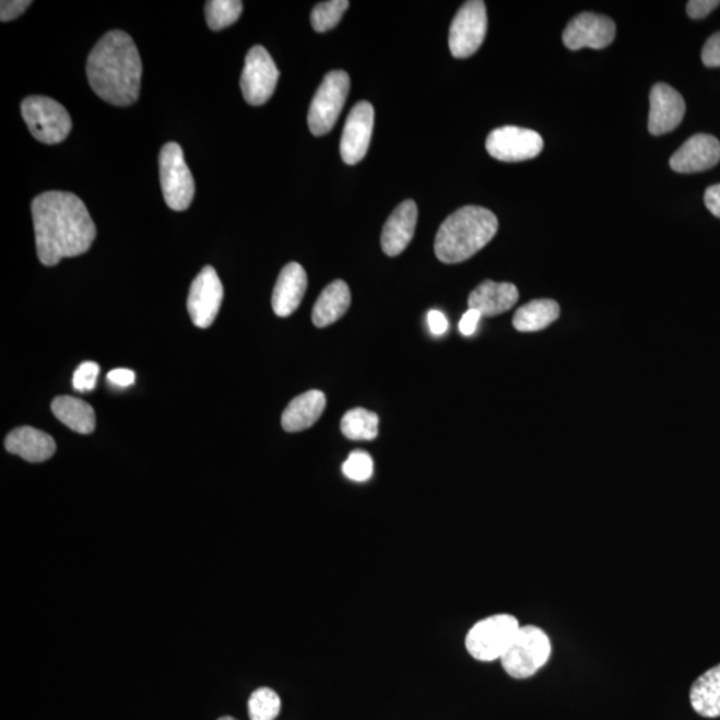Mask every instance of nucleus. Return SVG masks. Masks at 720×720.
<instances>
[{
    "instance_id": "a878e982",
    "label": "nucleus",
    "mask_w": 720,
    "mask_h": 720,
    "mask_svg": "<svg viewBox=\"0 0 720 720\" xmlns=\"http://www.w3.org/2000/svg\"><path fill=\"white\" fill-rule=\"evenodd\" d=\"M379 417L373 411L354 409L342 417L341 429L351 440H373L378 437Z\"/></svg>"
},
{
    "instance_id": "a211bd4d",
    "label": "nucleus",
    "mask_w": 720,
    "mask_h": 720,
    "mask_svg": "<svg viewBox=\"0 0 720 720\" xmlns=\"http://www.w3.org/2000/svg\"><path fill=\"white\" fill-rule=\"evenodd\" d=\"M417 222V208L414 201L399 204L383 227L382 244L386 256L398 257L413 240Z\"/></svg>"
},
{
    "instance_id": "9b49d317",
    "label": "nucleus",
    "mask_w": 720,
    "mask_h": 720,
    "mask_svg": "<svg viewBox=\"0 0 720 720\" xmlns=\"http://www.w3.org/2000/svg\"><path fill=\"white\" fill-rule=\"evenodd\" d=\"M543 147V138L536 131L517 126L500 127L489 132L486 141L487 153L501 162L536 158Z\"/></svg>"
},
{
    "instance_id": "aec40b11",
    "label": "nucleus",
    "mask_w": 720,
    "mask_h": 720,
    "mask_svg": "<svg viewBox=\"0 0 720 720\" xmlns=\"http://www.w3.org/2000/svg\"><path fill=\"white\" fill-rule=\"evenodd\" d=\"M518 299L519 292L512 283L484 281L470 294L469 307L482 317H496L511 310Z\"/></svg>"
},
{
    "instance_id": "4c0bfd02",
    "label": "nucleus",
    "mask_w": 720,
    "mask_h": 720,
    "mask_svg": "<svg viewBox=\"0 0 720 720\" xmlns=\"http://www.w3.org/2000/svg\"><path fill=\"white\" fill-rule=\"evenodd\" d=\"M705 203L712 215L720 217V184L711 186L706 190Z\"/></svg>"
},
{
    "instance_id": "2f4dec72",
    "label": "nucleus",
    "mask_w": 720,
    "mask_h": 720,
    "mask_svg": "<svg viewBox=\"0 0 720 720\" xmlns=\"http://www.w3.org/2000/svg\"><path fill=\"white\" fill-rule=\"evenodd\" d=\"M701 62L706 68H720V32L707 39L704 50H701Z\"/></svg>"
},
{
    "instance_id": "f3484780",
    "label": "nucleus",
    "mask_w": 720,
    "mask_h": 720,
    "mask_svg": "<svg viewBox=\"0 0 720 720\" xmlns=\"http://www.w3.org/2000/svg\"><path fill=\"white\" fill-rule=\"evenodd\" d=\"M307 290V274L299 263H288L278 278L272 293V310L278 317L292 316L304 300Z\"/></svg>"
},
{
    "instance_id": "dca6fc26",
    "label": "nucleus",
    "mask_w": 720,
    "mask_h": 720,
    "mask_svg": "<svg viewBox=\"0 0 720 720\" xmlns=\"http://www.w3.org/2000/svg\"><path fill=\"white\" fill-rule=\"evenodd\" d=\"M720 162L719 139L709 134H697L682 144L671 156L670 166L676 173L692 174L706 172Z\"/></svg>"
},
{
    "instance_id": "c756f323",
    "label": "nucleus",
    "mask_w": 720,
    "mask_h": 720,
    "mask_svg": "<svg viewBox=\"0 0 720 720\" xmlns=\"http://www.w3.org/2000/svg\"><path fill=\"white\" fill-rule=\"evenodd\" d=\"M342 470L349 480L366 482L373 476L374 462L367 452L354 451L350 453L347 461L343 463Z\"/></svg>"
},
{
    "instance_id": "473e14b6",
    "label": "nucleus",
    "mask_w": 720,
    "mask_h": 720,
    "mask_svg": "<svg viewBox=\"0 0 720 720\" xmlns=\"http://www.w3.org/2000/svg\"><path fill=\"white\" fill-rule=\"evenodd\" d=\"M32 4L33 2H26V0H3L0 3V21L10 22L16 20Z\"/></svg>"
},
{
    "instance_id": "1a4fd4ad",
    "label": "nucleus",
    "mask_w": 720,
    "mask_h": 720,
    "mask_svg": "<svg viewBox=\"0 0 720 720\" xmlns=\"http://www.w3.org/2000/svg\"><path fill=\"white\" fill-rule=\"evenodd\" d=\"M487 10L482 0L465 2L451 23L449 45L452 57L469 58L480 50L487 34Z\"/></svg>"
},
{
    "instance_id": "7ed1b4c3",
    "label": "nucleus",
    "mask_w": 720,
    "mask_h": 720,
    "mask_svg": "<svg viewBox=\"0 0 720 720\" xmlns=\"http://www.w3.org/2000/svg\"><path fill=\"white\" fill-rule=\"evenodd\" d=\"M498 227V220L492 211L480 205H465L441 223L435 238V253L446 264L462 263L487 246Z\"/></svg>"
},
{
    "instance_id": "412c9836",
    "label": "nucleus",
    "mask_w": 720,
    "mask_h": 720,
    "mask_svg": "<svg viewBox=\"0 0 720 720\" xmlns=\"http://www.w3.org/2000/svg\"><path fill=\"white\" fill-rule=\"evenodd\" d=\"M322 391L311 390L293 399L283 411L282 427L287 433H299L310 428L322 416L326 409Z\"/></svg>"
},
{
    "instance_id": "2eb2a0df",
    "label": "nucleus",
    "mask_w": 720,
    "mask_h": 720,
    "mask_svg": "<svg viewBox=\"0 0 720 720\" xmlns=\"http://www.w3.org/2000/svg\"><path fill=\"white\" fill-rule=\"evenodd\" d=\"M686 103L669 84H653L650 93L649 131L659 137L674 131L685 118Z\"/></svg>"
},
{
    "instance_id": "9d476101",
    "label": "nucleus",
    "mask_w": 720,
    "mask_h": 720,
    "mask_svg": "<svg viewBox=\"0 0 720 720\" xmlns=\"http://www.w3.org/2000/svg\"><path fill=\"white\" fill-rule=\"evenodd\" d=\"M280 80L274 59L263 46H253L248 51L244 72L240 76V88L246 102L251 106H262L268 103Z\"/></svg>"
},
{
    "instance_id": "72a5a7b5",
    "label": "nucleus",
    "mask_w": 720,
    "mask_h": 720,
    "mask_svg": "<svg viewBox=\"0 0 720 720\" xmlns=\"http://www.w3.org/2000/svg\"><path fill=\"white\" fill-rule=\"evenodd\" d=\"M719 5L720 0H689L687 3V14L692 20H705Z\"/></svg>"
},
{
    "instance_id": "f257e3e1",
    "label": "nucleus",
    "mask_w": 720,
    "mask_h": 720,
    "mask_svg": "<svg viewBox=\"0 0 720 720\" xmlns=\"http://www.w3.org/2000/svg\"><path fill=\"white\" fill-rule=\"evenodd\" d=\"M36 253L51 268L63 258L87 252L96 238V227L81 198L64 191H47L32 203Z\"/></svg>"
},
{
    "instance_id": "bb28decb",
    "label": "nucleus",
    "mask_w": 720,
    "mask_h": 720,
    "mask_svg": "<svg viewBox=\"0 0 720 720\" xmlns=\"http://www.w3.org/2000/svg\"><path fill=\"white\" fill-rule=\"evenodd\" d=\"M244 3L239 0H210L205 3V22L213 32L232 26L240 17Z\"/></svg>"
},
{
    "instance_id": "b1692460",
    "label": "nucleus",
    "mask_w": 720,
    "mask_h": 720,
    "mask_svg": "<svg viewBox=\"0 0 720 720\" xmlns=\"http://www.w3.org/2000/svg\"><path fill=\"white\" fill-rule=\"evenodd\" d=\"M692 706L705 718L720 717V664L706 671L693 683L689 692Z\"/></svg>"
},
{
    "instance_id": "c9c22d12",
    "label": "nucleus",
    "mask_w": 720,
    "mask_h": 720,
    "mask_svg": "<svg viewBox=\"0 0 720 720\" xmlns=\"http://www.w3.org/2000/svg\"><path fill=\"white\" fill-rule=\"evenodd\" d=\"M482 316L480 311L471 310L464 314L461 323H459V330H461L464 337H471L476 330L477 323H480Z\"/></svg>"
},
{
    "instance_id": "7c9ffc66",
    "label": "nucleus",
    "mask_w": 720,
    "mask_h": 720,
    "mask_svg": "<svg viewBox=\"0 0 720 720\" xmlns=\"http://www.w3.org/2000/svg\"><path fill=\"white\" fill-rule=\"evenodd\" d=\"M99 366L94 362H84L76 368L72 385L80 392L93 391L99 375Z\"/></svg>"
},
{
    "instance_id": "393cba45",
    "label": "nucleus",
    "mask_w": 720,
    "mask_h": 720,
    "mask_svg": "<svg viewBox=\"0 0 720 720\" xmlns=\"http://www.w3.org/2000/svg\"><path fill=\"white\" fill-rule=\"evenodd\" d=\"M560 307L553 299H535L519 308L514 316V327L520 332H535L559 318Z\"/></svg>"
},
{
    "instance_id": "20e7f679",
    "label": "nucleus",
    "mask_w": 720,
    "mask_h": 720,
    "mask_svg": "<svg viewBox=\"0 0 720 720\" xmlns=\"http://www.w3.org/2000/svg\"><path fill=\"white\" fill-rule=\"evenodd\" d=\"M552 652V640L541 627L520 626L500 662L514 680H528L547 664Z\"/></svg>"
},
{
    "instance_id": "e433bc0d",
    "label": "nucleus",
    "mask_w": 720,
    "mask_h": 720,
    "mask_svg": "<svg viewBox=\"0 0 720 720\" xmlns=\"http://www.w3.org/2000/svg\"><path fill=\"white\" fill-rule=\"evenodd\" d=\"M428 326L434 335H444L449 330V322L440 311L434 310L428 312Z\"/></svg>"
},
{
    "instance_id": "58836bf2",
    "label": "nucleus",
    "mask_w": 720,
    "mask_h": 720,
    "mask_svg": "<svg viewBox=\"0 0 720 720\" xmlns=\"http://www.w3.org/2000/svg\"><path fill=\"white\" fill-rule=\"evenodd\" d=\"M217 720H237V719H235L233 717H223V718L217 719Z\"/></svg>"
},
{
    "instance_id": "f03ea898",
    "label": "nucleus",
    "mask_w": 720,
    "mask_h": 720,
    "mask_svg": "<svg viewBox=\"0 0 720 720\" xmlns=\"http://www.w3.org/2000/svg\"><path fill=\"white\" fill-rule=\"evenodd\" d=\"M142 60L131 36L120 29L107 33L87 60L91 88L113 106L134 105L141 93Z\"/></svg>"
},
{
    "instance_id": "ddd939ff",
    "label": "nucleus",
    "mask_w": 720,
    "mask_h": 720,
    "mask_svg": "<svg viewBox=\"0 0 720 720\" xmlns=\"http://www.w3.org/2000/svg\"><path fill=\"white\" fill-rule=\"evenodd\" d=\"M615 34V23L609 16L583 12L567 24L563 32V44L571 51L586 47L602 50L613 44Z\"/></svg>"
},
{
    "instance_id": "423d86ee",
    "label": "nucleus",
    "mask_w": 720,
    "mask_h": 720,
    "mask_svg": "<svg viewBox=\"0 0 720 720\" xmlns=\"http://www.w3.org/2000/svg\"><path fill=\"white\" fill-rule=\"evenodd\" d=\"M22 117L36 141L58 144L70 135L72 120L59 102L47 96L34 95L21 105Z\"/></svg>"
},
{
    "instance_id": "c85d7f7f",
    "label": "nucleus",
    "mask_w": 720,
    "mask_h": 720,
    "mask_svg": "<svg viewBox=\"0 0 720 720\" xmlns=\"http://www.w3.org/2000/svg\"><path fill=\"white\" fill-rule=\"evenodd\" d=\"M349 8L347 0H330V2L317 4L311 12L312 28L317 33L330 32L341 22Z\"/></svg>"
},
{
    "instance_id": "f8f14e48",
    "label": "nucleus",
    "mask_w": 720,
    "mask_h": 720,
    "mask_svg": "<svg viewBox=\"0 0 720 720\" xmlns=\"http://www.w3.org/2000/svg\"><path fill=\"white\" fill-rule=\"evenodd\" d=\"M223 294V284L215 269L205 265L193 280L187 299V310L192 323L201 329H209L220 314Z\"/></svg>"
},
{
    "instance_id": "f704fd0d",
    "label": "nucleus",
    "mask_w": 720,
    "mask_h": 720,
    "mask_svg": "<svg viewBox=\"0 0 720 720\" xmlns=\"http://www.w3.org/2000/svg\"><path fill=\"white\" fill-rule=\"evenodd\" d=\"M107 379L115 386L129 387L135 383V374L129 368H117V370L108 373Z\"/></svg>"
},
{
    "instance_id": "39448f33",
    "label": "nucleus",
    "mask_w": 720,
    "mask_h": 720,
    "mask_svg": "<svg viewBox=\"0 0 720 720\" xmlns=\"http://www.w3.org/2000/svg\"><path fill=\"white\" fill-rule=\"evenodd\" d=\"M520 628L516 616L496 614L476 623L465 637V649L481 662L500 661Z\"/></svg>"
},
{
    "instance_id": "4468645a",
    "label": "nucleus",
    "mask_w": 720,
    "mask_h": 720,
    "mask_svg": "<svg viewBox=\"0 0 720 720\" xmlns=\"http://www.w3.org/2000/svg\"><path fill=\"white\" fill-rule=\"evenodd\" d=\"M375 113L368 102H359L350 111L341 139V155L347 165H356L370 146Z\"/></svg>"
},
{
    "instance_id": "cd10ccee",
    "label": "nucleus",
    "mask_w": 720,
    "mask_h": 720,
    "mask_svg": "<svg viewBox=\"0 0 720 720\" xmlns=\"http://www.w3.org/2000/svg\"><path fill=\"white\" fill-rule=\"evenodd\" d=\"M281 698L274 689L262 687L256 689L248 699L250 720H274L281 711Z\"/></svg>"
},
{
    "instance_id": "5701e85b",
    "label": "nucleus",
    "mask_w": 720,
    "mask_h": 720,
    "mask_svg": "<svg viewBox=\"0 0 720 720\" xmlns=\"http://www.w3.org/2000/svg\"><path fill=\"white\" fill-rule=\"evenodd\" d=\"M54 415L64 426L78 434L87 435L94 432L96 417L94 409L87 402L74 397H58L51 403Z\"/></svg>"
},
{
    "instance_id": "4be33fe9",
    "label": "nucleus",
    "mask_w": 720,
    "mask_h": 720,
    "mask_svg": "<svg viewBox=\"0 0 720 720\" xmlns=\"http://www.w3.org/2000/svg\"><path fill=\"white\" fill-rule=\"evenodd\" d=\"M350 305L351 293L347 284L343 281L332 282L319 295L312 308V323L320 329L335 323L349 311Z\"/></svg>"
},
{
    "instance_id": "6ab92c4d",
    "label": "nucleus",
    "mask_w": 720,
    "mask_h": 720,
    "mask_svg": "<svg viewBox=\"0 0 720 720\" xmlns=\"http://www.w3.org/2000/svg\"><path fill=\"white\" fill-rule=\"evenodd\" d=\"M4 446L9 452L32 463L48 461L57 451L56 440L51 435L28 426L12 429Z\"/></svg>"
},
{
    "instance_id": "0eeeda50",
    "label": "nucleus",
    "mask_w": 720,
    "mask_h": 720,
    "mask_svg": "<svg viewBox=\"0 0 720 720\" xmlns=\"http://www.w3.org/2000/svg\"><path fill=\"white\" fill-rule=\"evenodd\" d=\"M160 177L168 208L174 211L189 209L196 196V181L178 143L169 142L161 150Z\"/></svg>"
},
{
    "instance_id": "6e6552de",
    "label": "nucleus",
    "mask_w": 720,
    "mask_h": 720,
    "mask_svg": "<svg viewBox=\"0 0 720 720\" xmlns=\"http://www.w3.org/2000/svg\"><path fill=\"white\" fill-rule=\"evenodd\" d=\"M350 91V76L344 71H331L324 76L308 110L307 122L312 135L323 137L334 129Z\"/></svg>"
}]
</instances>
